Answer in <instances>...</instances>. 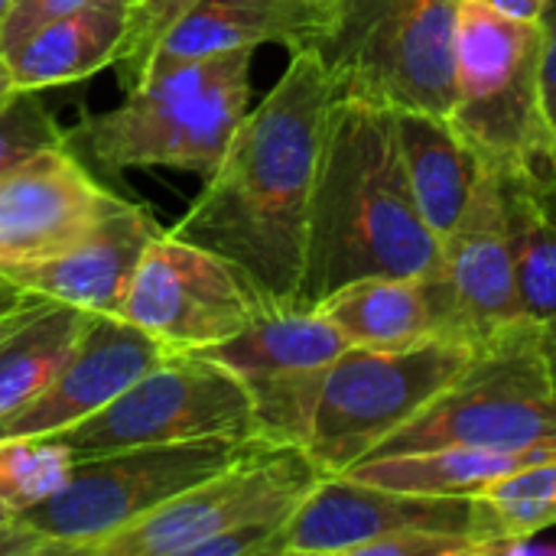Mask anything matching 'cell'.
<instances>
[{
	"label": "cell",
	"mask_w": 556,
	"mask_h": 556,
	"mask_svg": "<svg viewBox=\"0 0 556 556\" xmlns=\"http://www.w3.org/2000/svg\"><path fill=\"white\" fill-rule=\"evenodd\" d=\"M332 78L313 49H293L267 98L248 111L173 238L235 264L267 309H296L306 267L309 202Z\"/></svg>",
	"instance_id": "6da1fadb"
},
{
	"label": "cell",
	"mask_w": 556,
	"mask_h": 556,
	"mask_svg": "<svg viewBox=\"0 0 556 556\" xmlns=\"http://www.w3.org/2000/svg\"><path fill=\"white\" fill-rule=\"evenodd\" d=\"M397 143L424 222L443 241L463 218L485 163L446 114L394 111Z\"/></svg>",
	"instance_id": "d6986e66"
},
{
	"label": "cell",
	"mask_w": 556,
	"mask_h": 556,
	"mask_svg": "<svg viewBox=\"0 0 556 556\" xmlns=\"http://www.w3.org/2000/svg\"><path fill=\"white\" fill-rule=\"evenodd\" d=\"M166 355L173 352L137 326L94 316L55 378L26 404L0 414V443L55 437L81 424Z\"/></svg>",
	"instance_id": "9a60e30c"
},
{
	"label": "cell",
	"mask_w": 556,
	"mask_h": 556,
	"mask_svg": "<svg viewBox=\"0 0 556 556\" xmlns=\"http://www.w3.org/2000/svg\"><path fill=\"white\" fill-rule=\"evenodd\" d=\"M440 251L407 179L394 111L336 98L309 202L300 303L316 306L362 277L433 274Z\"/></svg>",
	"instance_id": "7a4b0ae2"
},
{
	"label": "cell",
	"mask_w": 556,
	"mask_h": 556,
	"mask_svg": "<svg viewBox=\"0 0 556 556\" xmlns=\"http://www.w3.org/2000/svg\"><path fill=\"white\" fill-rule=\"evenodd\" d=\"M313 309H319L355 349H410L440 339L427 274L362 277L332 290Z\"/></svg>",
	"instance_id": "7402d4cb"
},
{
	"label": "cell",
	"mask_w": 556,
	"mask_h": 556,
	"mask_svg": "<svg viewBox=\"0 0 556 556\" xmlns=\"http://www.w3.org/2000/svg\"><path fill=\"white\" fill-rule=\"evenodd\" d=\"M163 231L166 228H160L147 205L127 199L72 251L39 264L7 267L0 274L26 293L49 296L94 316H117L147 244Z\"/></svg>",
	"instance_id": "2e32d148"
},
{
	"label": "cell",
	"mask_w": 556,
	"mask_h": 556,
	"mask_svg": "<svg viewBox=\"0 0 556 556\" xmlns=\"http://www.w3.org/2000/svg\"><path fill=\"white\" fill-rule=\"evenodd\" d=\"M482 7H489L492 13L505 16V20H518V23H538L541 13L547 10L551 0H476Z\"/></svg>",
	"instance_id": "f546056e"
},
{
	"label": "cell",
	"mask_w": 556,
	"mask_h": 556,
	"mask_svg": "<svg viewBox=\"0 0 556 556\" xmlns=\"http://www.w3.org/2000/svg\"><path fill=\"white\" fill-rule=\"evenodd\" d=\"M72 453L55 437L0 443V502L16 515L52 498L72 476Z\"/></svg>",
	"instance_id": "d4e9b609"
},
{
	"label": "cell",
	"mask_w": 556,
	"mask_h": 556,
	"mask_svg": "<svg viewBox=\"0 0 556 556\" xmlns=\"http://www.w3.org/2000/svg\"><path fill=\"white\" fill-rule=\"evenodd\" d=\"M23 293H26V290H20L16 283H10V280H7L3 274H0V313H3L7 306H13V303H16V300L23 296Z\"/></svg>",
	"instance_id": "1f68e13d"
},
{
	"label": "cell",
	"mask_w": 556,
	"mask_h": 556,
	"mask_svg": "<svg viewBox=\"0 0 556 556\" xmlns=\"http://www.w3.org/2000/svg\"><path fill=\"white\" fill-rule=\"evenodd\" d=\"M309 3H319V7H332V3H339V0H309Z\"/></svg>",
	"instance_id": "e575fe53"
},
{
	"label": "cell",
	"mask_w": 556,
	"mask_h": 556,
	"mask_svg": "<svg viewBox=\"0 0 556 556\" xmlns=\"http://www.w3.org/2000/svg\"><path fill=\"white\" fill-rule=\"evenodd\" d=\"M16 91H20V88L13 85L10 65H7V59H3V52H0V104H3V101H10V98H13Z\"/></svg>",
	"instance_id": "4dcf8cb0"
},
{
	"label": "cell",
	"mask_w": 556,
	"mask_h": 556,
	"mask_svg": "<svg viewBox=\"0 0 556 556\" xmlns=\"http://www.w3.org/2000/svg\"><path fill=\"white\" fill-rule=\"evenodd\" d=\"M329 20V7L309 0H195L156 42L147 72L173 68L231 49L267 42L306 49Z\"/></svg>",
	"instance_id": "e0dca14e"
},
{
	"label": "cell",
	"mask_w": 556,
	"mask_h": 556,
	"mask_svg": "<svg viewBox=\"0 0 556 556\" xmlns=\"http://www.w3.org/2000/svg\"><path fill=\"white\" fill-rule=\"evenodd\" d=\"M551 124H554V156H556V114L551 117Z\"/></svg>",
	"instance_id": "8d00e7d4"
},
{
	"label": "cell",
	"mask_w": 556,
	"mask_h": 556,
	"mask_svg": "<svg viewBox=\"0 0 556 556\" xmlns=\"http://www.w3.org/2000/svg\"><path fill=\"white\" fill-rule=\"evenodd\" d=\"M349 349L345 336L313 306L267 309L248 329L202 355L215 358L241 381L319 375Z\"/></svg>",
	"instance_id": "44dd1931"
},
{
	"label": "cell",
	"mask_w": 556,
	"mask_h": 556,
	"mask_svg": "<svg viewBox=\"0 0 556 556\" xmlns=\"http://www.w3.org/2000/svg\"><path fill=\"white\" fill-rule=\"evenodd\" d=\"M495 176L508 208L525 319L541 332L551 358L556 352V189L505 169H495Z\"/></svg>",
	"instance_id": "603a6c76"
},
{
	"label": "cell",
	"mask_w": 556,
	"mask_h": 556,
	"mask_svg": "<svg viewBox=\"0 0 556 556\" xmlns=\"http://www.w3.org/2000/svg\"><path fill=\"white\" fill-rule=\"evenodd\" d=\"M547 362H551V371H554V381H556V352L547 358Z\"/></svg>",
	"instance_id": "d590c367"
},
{
	"label": "cell",
	"mask_w": 556,
	"mask_h": 556,
	"mask_svg": "<svg viewBox=\"0 0 556 556\" xmlns=\"http://www.w3.org/2000/svg\"><path fill=\"white\" fill-rule=\"evenodd\" d=\"M248 446L251 440L205 437L75 459L65 489L20 511L16 525L36 538L39 556L88 554L98 541L235 463Z\"/></svg>",
	"instance_id": "8992f818"
},
{
	"label": "cell",
	"mask_w": 556,
	"mask_h": 556,
	"mask_svg": "<svg viewBox=\"0 0 556 556\" xmlns=\"http://www.w3.org/2000/svg\"><path fill=\"white\" fill-rule=\"evenodd\" d=\"M10 3H13V0H0V20L7 16V10H10Z\"/></svg>",
	"instance_id": "836d02e7"
},
{
	"label": "cell",
	"mask_w": 556,
	"mask_h": 556,
	"mask_svg": "<svg viewBox=\"0 0 556 556\" xmlns=\"http://www.w3.org/2000/svg\"><path fill=\"white\" fill-rule=\"evenodd\" d=\"M62 143H68V137L36 91H16L0 104V173L39 150Z\"/></svg>",
	"instance_id": "484cf974"
},
{
	"label": "cell",
	"mask_w": 556,
	"mask_h": 556,
	"mask_svg": "<svg viewBox=\"0 0 556 556\" xmlns=\"http://www.w3.org/2000/svg\"><path fill=\"white\" fill-rule=\"evenodd\" d=\"M459 10L463 0H339L306 49L336 98L450 117Z\"/></svg>",
	"instance_id": "277c9868"
},
{
	"label": "cell",
	"mask_w": 556,
	"mask_h": 556,
	"mask_svg": "<svg viewBox=\"0 0 556 556\" xmlns=\"http://www.w3.org/2000/svg\"><path fill=\"white\" fill-rule=\"evenodd\" d=\"M94 313L23 293L0 313V414L36 397L65 365Z\"/></svg>",
	"instance_id": "ffe728a7"
},
{
	"label": "cell",
	"mask_w": 556,
	"mask_h": 556,
	"mask_svg": "<svg viewBox=\"0 0 556 556\" xmlns=\"http://www.w3.org/2000/svg\"><path fill=\"white\" fill-rule=\"evenodd\" d=\"M130 0H91L52 23H42L16 46L3 49L13 85L42 91L81 81L114 65L127 39Z\"/></svg>",
	"instance_id": "ac0fdd59"
},
{
	"label": "cell",
	"mask_w": 556,
	"mask_h": 556,
	"mask_svg": "<svg viewBox=\"0 0 556 556\" xmlns=\"http://www.w3.org/2000/svg\"><path fill=\"white\" fill-rule=\"evenodd\" d=\"M85 3H91V0H13L7 16L0 20V52L16 46L20 39H26L42 23H52Z\"/></svg>",
	"instance_id": "83f0119b"
},
{
	"label": "cell",
	"mask_w": 556,
	"mask_h": 556,
	"mask_svg": "<svg viewBox=\"0 0 556 556\" xmlns=\"http://www.w3.org/2000/svg\"><path fill=\"white\" fill-rule=\"evenodd\" d=\"M267 306L225 257L163 231L147 244L117 319L169 352H205L248 329Z\"/></svg>",
	"instance_id": "8fae6325"
},
{
	"label": "cell",
	"mask_w": 556,
	"mask_h": 556,
	"mask_svg": "<svg viewBox=\"0 0 556 556\" xmlns=\"http://www.w3.org/2000/svg\"><path fill=\"white\" fill-rule=\"evenodd\" d=\"M479 495H417L339 472L313 485L270 556H362L368 544L407 528L466 534L479 547Z\"/></svg>",
	"instance_id": "4fadbf2b"
},
{
	"label": "cell",
	"mask_w": 556,
	"mask_h": 556,
	"mask_svg": "<svg viewBox=\"0 0 556 556\" xmlns=\"http://www.w3.org/2000/svg\"><path fill=\"white\" fill-rule=\"evenodd\" d=\"M195 0H130V20H127V39L114 59L124 88H134L143 72L147 62L156 49V42L163 39V33L192 7Z\"/></svg>",
	"instance_id": "4316f807"
},
{
	"label": "cell",
	"mask_w": 556,
	"mask_h": 556,
	"mask_svg": "<svg viewBox=\"0 0 556 556\" xmlns=\"http://www.w3.org/2000/svg\"><path fill=\"white\" fill-rule=\"evenodd\" d=\"M450 121L485 166L556 189L538 23L505 20L476 0H463Z\"/></svg>",
	"instance_id": "5b68a950"
},
{
	"label": "cell",
	"mask_w": 556,
	"mask_h": 556,
	"mask_svg": "<svg viewBox=\"0 0 556 556\" xmlns=\"http://www.w3.org/2000/svg\"><path fill=\"white\" fill-rule=\"evenodd\" d=\"M124 202L68 143L26 156L0 173V270L72 251Z\"/></svg>",
	"instance_id": "5bb4252c"
},
{
	"label": "cell",
	"mask_w": 556,
	"mask_h": 556,
	"mask_svg": "<svg viewBox=\"0 0 556 556\" xmlns=\"http://www.w3.org/2000/svg\"><path fill=\"white\" fill-rule=\"evenodd\" d=\"M443 446H556V381L538 329H525L472 362L368 459Z\"/></svg>",
	"instance_id": "52a82bcc"
},
{
	"label": "cell",
	"mask_w": 556,
	"mask_h": 556,
	"mask_svg": "<svg viewBox=\"0 0 556 556\" xmlns=\"http://www.w3.org/2000/svg\"><path fill=\"white\" fill-rule=\"evenodd\" d=\"M437 336L485 352L525 329L508 208L495 169L485 166L459 225L443 238L440 267L427 274Z\"/></svg>",
	"instance_id": "7c38bea8"
},
{
	"label": "cell",
	"mask_w": 556,
	"mask_h": 556,
	"mask_svg": "<svg viewBox=\"0 0 556 556\" xmlns=\"http://www.w3.org/2000/svg\"><path fill=\"white\" fill-rule=\"evenodd\" d=\"M472 349L430 339L410 349L349 345L326 371L306 453L339 476L365 463L391 433L414 420L469 362Z\"/></svg>",
	"instance_id": "9c48e42d"
},
{
	"label": "cell",
	"mask_w": 556,
	"mask_h": 556,
	"mask_svg": "<svg viewBox=\"0 0 556 556\" xmlns=\"http://www.w3.org/2000/svg\"><path fill=\"white\" fill-rule=\"evenodd\" d=\"M13 521H16V511H13L7 502H0V531H3V528H10Z\"/></svg>",
	"instance_id": "d6a6232c"
},
{
	"label": "cell",
	"mask_w": 556,
	"mask_h": 556,
	"mask_svg": "<svg viewBox=\"0 0 556 556\" xmlns=\"http://www.w3.org/2000/svg\"><path fill=\"white\" fill-rule=\"evenodd\" d=\"M541 26V85H544V104L547 114H556V0L547 3V10L538 20Z\"/></svg>",
	"instance_id": "f1b7e54d"
},
{
	"label": "cell",
	"mask_w": 556,
	"mask_h": 556,
	"mask_svg": "<svg viewBox=\"0 0 556 556\" xmlns=\"http://www.w3.org/2000/svg\"><path fill=\"white\" fill-rule=\"evenodd\" d=\"M323 476L303 446L251 440L235 463L98 541L88 556H192L228 531L264 534L270 556L280 531Z\"/></svg>",
	"instance_id": "ba28073f"
},
{
	"label": "cell",
	"mask_w": 556,
	"mask_h": 556,
	"mask_svg": "<svg viewBox=\"0 0 556 556\" xmlns=\"http://www.w3.org/2000/svg\"><path fill=\"white\" fill-rule=\"evenodd\" d=\"M254 49L215 52L143 75L127 98L85 117L75 137L111 169H186L212 176L251 104Z\"/></svg>",
	"instance_id": "3957f363"
},
{
	"label": "cell",
	"mask_w": 556,
	"mask_h": 556,
	"mask_svg": "<svg viewBox=\"0 0 556 556\" xmlns=\"http://www.w3.org/2000/svg\"><path fill=\"white\" fill-rule=\"evenodd\" d=\"M205 437L257 440L248 388L202 352H173L81 424L55 433L72 459Z\"/></svg>",
	"instance_id": "30bf717a"
},
{
	"label": "cell",
	"mask_w": 556,
	"mask_h": 556,
	"mask_svg": "<svg viewBox=\"0 0 556 556\" xmlns=\"http://www.w3.org/2000/svg\"><path fill=\"white\" fill-rule=\"evenodd\" d=\"M485 521H482V544L508 541V538H534L556 525V459L528 466L482 495ZM479 556V554H476Z\"/></svg>",
	"instance_id": "cb8c5ba5"
}]
</instances>
